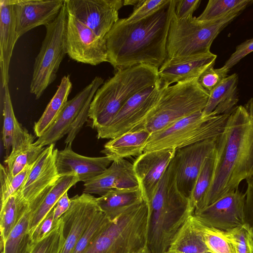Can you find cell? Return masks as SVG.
Wrapping results in <instances>:
<instances>
[{
	"instance_id": "obj_1",
	"label": "cell",
	"mask_w": 253,
	"mask_h": 253,
	"mask_svg": "<svg viewBox=\"0 0 253 253\" xmlns=\"http://www.w3.org/2000/svg\"><path fill=\"white\" fill-rule=\"evenodd\" d=\"M177 0H169L153 14L133 22L119 19L104 37L107 62L115 72L139 64L158 69L166 59L170 24Z\"/></svg>"
},
{
	"instance_id": "obj_2",
	"label": "cell",
	"mask_w": 253,
	"mask_h": 253,
	"mask_svg": "<svg viewBox=\"0 0 253 253\" xmlns=\"http://www.w3.org/2000/svg\"><path fill=\"white\" fill-rule=\"evenodd\" d=\"M212 178L199 208L203 209L253 177V115L246 105L229 114L217 137Z\"/></svg>"
},
{
	"instance_id": "obj_3",
	"label": "cell",
	"mask_w": 253,
	"mask_h": 253,
	"mask_svg": "<svg viewBox=\"0 0 253 253\" xmlns=\"http://www.w3.org/2000/svg\"><path fill=\"white\" fill-rule=\"evenodd\" d=\"M147 204V246L151 253H166L177 231L195 211L190 199L177 189L172 161Z\"/></svg>"
},
{
	"instance_id": "obj_4",
	"label": "cell",
	"mask_w": 253,
	"mask_h": 253,
	"mask_svg": "<svg viewBox=\"0 0 253 253\" xmlns=\"http://www.w3.org/2000/svg\"><path fill=\"white\" fill-rule=\"evenodd\" d=\"M159 69L139 64L115 72L95 92L88 118L97 130L109 125L125 104L134 94L159 82Z\"/></svg>"
},
{
	"instance_id": "obj_5",
	"label": "cell",
	"mask_w": 253,
	"mask_h": 253,
	"mask_svg": "<svg viewBox=\"0 0 253 253\" xmlns=\"http://www.w3.org/2000/svg\"><path fill=\"white\" fill-rule=\"evenodd\" d=\"M242 12H234L209 21H200L193 16L178 19L173 14L168 33L166 60H179L211 52L214 40Z\"/></svg>"
},
{
	"instance_id": "obj_6",
	"label": "cell",
	"mask_w": 253,
	"mask_h": 253,
	"mask_svg": "<svg viewBox=\"0 0 253 253\" xmlns=\"http://www.w3.org/2000/svg\"><path fill=\"white\" fill-rule=\"evenodd\" d=\"M149 208L143 200L112 220L84 253H137L147 246Z\"/></svg>"
},
{
	"instance_id": "obj_7",
	"label": "cell",
	"mask_w": 253,
	"mask_h": 253,
	"mask_svg": "<svg viewBox=\"0 0 253 253\" xmlns=\"http://www.w3.org/2000/svg\"><path fill=\"white\" fill-rule=\"evenodd\" d=\"M198 78L164 88L149 117L133 131L144 129L152 133L193 113L203 111L210 94L199 84Z\"/></svg>"
},
{
	"instance_id": "obj_8",
	"label": "cell",
	"mask_w": 253,
	"mask_h": 253,
	"mask_svg": "<svg viewBox=\"0 0 253 253\" xmlns=\"http://www.w3.org/2000/svg\"><path fill=\"white\" fill-rule=\"evenodd\" d=\"M229 114L205 117L202 111L193 113L151 133L143 153L164 149H177L217 138L222 132Z\"/></svg>"
},
{
	"instance_id": "obj_9",
	"label": "cell",
	"mask_w": 253,
	"mask_h": 253,
	"mask_svg": "<svg viewBox=\"0 0 253 253\" xmlns=\"http://www.w3.org/2000/svg\"><path fill=\"white\" fill-rule=\"evenodd\" d=\"M67 11L64 3L57 18L45 26L46 33L35 58L30 92L36 99L56 79L60 65L66 53L65 31Z\"/></svg>"
},
{
	"instance_id": "obj_10",
	"label": "cell",
	"mask_w": 253,
	"mask_h": 253,
	"mask_svg": "<svg viewBox=\"0 0 253 253\" xmlns=\"http://www.w3.org/2000/svg\"><path fill=\"white\" fill-rule=\"evenodd\" d=\"M160 82L132 96L110 123L97 130L98 139H113L141 125L156 105L163 89Z\"/></svg>"
},
{
	"instance_id": "obj_11",
	"label": "cell",
	"mask_w": 253,
	"mask_h": 253,
	"mask_svg": "<svg viewBox=\"0 0 253 253\" xmlns=\"http://www.w3.org/2000/svg\"><path fill=\"white\" fill-rule=\"evenodd\" d=\"M67 14L65 44L68 56L78 62L92 66L107 62L105 39L98 36L72 15Z\"/></svg>"
},
{
	"instance_id": "obj_12",
	"label": "cell",
	"mask_w": 253,
	"mask_h": 253,
	"mask_svg": "<svg viewBox=\"0 0 253 253\" xmlns=\"http://www.w3.org/2000/svg\"><path fill=\"white\" fill-rule=\"evenodd\" d=\"M246 195L238 189L227 193L209 206L195 211L193 216L204 226L227 231L247 223Z\"/></svg>"
},
{
	"instance_id": "obj_13",
	"label": "cell",
	"mask_w": 253,
	"mask_h": 253,
	"mask_svg": "<svg viewBox=\"0 0 253 253\" xmlns=\"http://www.w3.org/2000/svg\"><path fill=\"white\" fill-rule=\"evenodd\" d=\"M217 138L176 149L172 160L179 191L189 198L206 159L214 150Z\"/></svg>"
},
{
	"instance_id": "obj_14",
	"label": "cell",
	"mask_w": 253,
	"mask_h": 253,
	"mask_svg": "<svg viewBox=\"0 0 253 253\" xmlns=\"http://www.w3.org/2000/svg\"><path fill=\"white\" fill-rule=\"evenodd\" d=\"M68 14L104 38L119 19L122 0H65Z\"/></svg>"
},
{
	"instance_id": "obj_15",
	"label": "cell",
	"mask_w": 253,
	"mask_h": 253,
	"mask_svg": "<svg viewBox=\"0 0 253 253\" xmlns=\"http://www.w3.org/2000/svg\"><path fill=\"white\" fill-rule=\"evenodd\" d=\"M100 210L96 198L91 194L83 193L71 198L70 207L61 217L65 240L61 253H72Z\"/></svg>"
},
{
	"instance_id": "obj_16",
	"label": "cell",
	"mask_w": 253,
	"mask_h": 253,
	"mask_svg": "<svg viewBox=\"0 0 253 253\" xmlns=\"http://www.w3.org/2000/svg\"><path fill=\"white\" fill-rule=\"evenodd\" d=\"M54 146L45 147L18 190L29 206L48 192L60 177L55 164L58 149Z\"/></svg>"
},
{
	"instance_id": "obj_17",
	"label": "cell",
	"mask_w": 253,
	"mask_h": 253,
	"mask_svg": "<svg viewBox=\"0 0 253 253\" xmlns=\"http://www.w3.org/2000/svg\"><path fill=\"white\" fill-rule=\"evenodd\" d=\"M176 149H164L143 153L133 164L144 200L147 203L172 161Z\"/></svg>"
},
{
	"instance_id": "obj_18",
	"label": "cell",
	"mask_w": 253,
	"mask_h": 253,
	"mask_svg": "<svg viewBox=\"0 0 253 253\" xmlns=\"http://www.w3.org/2000/svg\"><path fill=\"white\" fill-rule=\"evenodd\" d=\"M103 83L104 79L96 76L75 96L68 100L55 121L38 138L35 143L42 147L55 144L68 134L91 94L96 91Z\"/></svg>"
},
{
	"instance_id": "obj_19",
	"label": "cell",
	"mask_w": 253,
	"mask_h": 253,
	"mask_svg": "<svg viewBox=\"0 0 253 253\" xmlns=\"http://www.w3.org/2000/svg\"><path fill=\"white\" fill-rule=\"evenodd\" d=\"M64 3L65 0H13L19 37L39 26L49 24L57 18Z\"/></svg>"
},
{
	"instance_id": "obj_20",
	"label": "cell",
	"mask_w": 253,
	"mask_h": 253,
	"mask_svg": "<svg viewBox=\"0 0 253 253\" xmlns=\"http://www.w3.org/2000/svg\"><path fill=\"white\" fill-rule=\"evenodd\" d=\"M114 160L109 156L86 157L75 152L72 145L57 150L55 164L60 176L76 175L84 183L105 171Z\"/></svg>"
},
{
	"instance_id": "obj_21",
	"label": "cell",
	"mask_w": 253,
	"mask_h": 253,
	"mask_svg": "<svg viewBox=\"0 0 253 253\" xmlns=\"http://www.w3.org/2000/svg\"><path fill=\"white\" fill-rule=\"evenodd\" d=\"M138 186L133 164L125 159H116L102 173L84 183L83 193L101 196L113 189Z\"/></svg>"
},
{
	"instance_id": "obj_22",
	"label": "cell",
	"mask_w": 253,
	"mask_h": 253,
	"mask_svg": "<svg viewBox=\"0 0 253 253\" xmlns=\"http://www.w3.org/2000/svg\"><path fill=\"white\" fill-rule=\"evenodd\" d=\"M217 55L211 52L179 60H167L159 69V82L163 87L174 83L198 78L215 64Z\"/></svg>"
},
{
	"instance_id": "obj_23",
	"label": "cell",
	"mask_w": 253,
	"mask_h": 253,
	"mask_svg": "<svg viewBox=\"0 0 253 253\" xmlns=\"http://www.w3.org/2000/svg\"><path fill=\"white\" fill-rule=\"evenodd\" d=\"M19 38L16 31L13 0H0L1 88L8 85L10 62L14 46Z\"/></svg>"
},
{
	"instance_id": "obj_24",
	"label": "cell",
	"mask_w": 253,
	"mask_h": 253,
	"mask_svg": "<svg viewBox=\"0 0 253 253\" xmlns=\"http://www.w3.org/2000/svg\"><path fill=\"white\" fill-rule=\"evenodd\" d=\"M238 75L234 73L228 76L210 93L203 110L205 117L229 114L237 107L239 101Z\"/></svg>"
},
{
	"instance_id": "obj_25",
	"label": "cell",
	"mask_w": 253,
	"mask_h": 253,
	"mask_svg": "<svg viewBox=\"0 0 253 253\" xmlns=\"http://www.w3.org/2000/svg\"><path fill=\"white\" fill-rule=\"evenodd\" d=\"M150 135L151 133L144 129L126 132L106 142L101 153L113 160L139 156L143 153Z\"/></svg>"
},
{
	"instance_id": "obj_26",
	"label": "cell",
	"mask_w": 253,
	"mask_h": 253,
	"mask_svg": "<svg viewBox=\"0 0 253 253\" xmlns=\"http://www.w3.org/2000/svg\"><path fill=\"white\" fill-rule=\"evenodd\" d=\"M208 251L210 250L206 245L201 224L192 215L177 231L166 253H203Z\"/></svg>"
},
{
	"instance_id": "obj_27",
	"label": "cell",
	"mask_w": 253,
	"mask_h": 253,
	"mask_svg": "<svg viewBox=\"0 0 253 253\" xmlns=\"http://www.w3.org/2000/svg\"><path fill=\"white\" fill-rule=\"evenodd\" d=\"M101 211L113 220L132 206L144 200L139 186L132 188L116 189L96 198Z\"/></svg>"
},
{
	"instance_id": "obj_28",
	"label": "cell",
	"mask_w": 253,
	"mask_h": 253,
	"mask_svg": "<svg viewBox=\"0 0 253 253\" xmlns=\"http://www.w3.org/2000/svg\"><path fill=\"white\" fill-rule=\"evenodd\" d=\"M1 89L3 116L2 141L7 157L9 154L10 149L21 142L29 132L21 126L15 116L8 85Z\"/></svg>"
},
{
	"instance_id": "obj_29",
	"label": "cell",
	"mask_w": 253,
	"mask_h": 253,
	"mask_svg": "<svg viewBox=\"0 0 253 253\" xmlns=\"http://www.w3.org/2000/svg\"><path fill=\"white\" fill-rule=\"evenodd\" d=\"M78 182L80 180L76 175L59 177L32 214L30 226V233L32 237L40 224L54 208L59 199Z\"/></svg>"
},
{
	"instance_id": "obj_30",
	"label": "cell",
	"mask_w": 253,
	"mask_h": 253,
	"mask_svg": "<svg viewBox=\"0 0 253 253\" xmlns=\"http://www.w3.org/2000/svg\"><path fill=\"white\" fill-rule=\"evenodd\" d=\"M72 89L70 76H64L42 116L35 123L34 131L36 137L41 136L55 121L68 101Z\"/></svg>"
},
{
	"instance_id": "obj_31",
	"label": "cell",
	"mask_w": 253,
	"mask_h": 253,
	"mask_svg": "<svg viewBox=\"0 0 253 253\" xmlns=\"http://www.w3.org/2000/svg\"><path fill=\"white\" fill-rule=\"evenodd\" d=\"M34 139L35 137L29 133L21 142L12 147L4 161L11 175L15 176L34 164L45 149V147L36 144Z\"/></svg>"
},
{
	"instance_id": "obj_32",
	"label": "cell",
	"mask_w": 253,
	"mask_h": 253,
	"mask_svg": "<svg viewBox=\"0 0 253 253\" xmlns=\"http://www.w3.org/2000/svg\"><path fill=\"white\" fill-rule=\"evenodd\" d=\"M33 211L29 207L9 234L2 253H30L35 242L30 233Z\"/></svg>"
},
{
	"instance_id": "obj_33",
	"label": "cell",
	"mask_w": 253,
	"mask_h": 253,
	"mask_svg": "<svg viewBox=\"0 0 253 253\" xmlns=\"http://www.w3.org/2000/svg\"><path fill=\"white\" fill-rule=\"evenodd\" d=\"M29 207L17 191L0 204V249L5 244L9 234L19 220Z\"/></svg>"
},
{
	"instance_id": "obj_34",
	"label": "cell",
	"mask_w": 253,
	"mask_h": 253,
	"mask_svg": "<svg viewBox=\"0 0 253 253\" xmlns=\"http://www.w3.org/2000/svg\"><path fill=\"white\" fill-rule=\"evenodd\" d=\"M253 3V0H210L197 19L209 21L220 18L236 11H243Z\"/></svg>"
},
{
	"instance_id": "obj_35",
	"label": "cell",
	"mask_w": 253,
	"mask_h": 253,
	"mask_svg": "<svg viewBox=\"0 0 253 253\" xmlns=\"http://www.w3.org/2000/svg\"><path fill=\"white\" fill-rule=\"evenodd\" d=\"M215 153L214 150L206 159L196 181L190 197L195 210L204 199L211 185L213 173Z\"/></svg>"
},
{
	"instance_id": "obj_36",
	"label": "cell",
	"mask_w": 253,
	"mask_h": 253,
	"mask_svg": "<svg viewBox=\"0 0 253 253\" xmlns=\"http://www.w3.org/2000/svg\"><path fill=\"white\" fill-rule=\"evenodd\" d=\"M64 226L61 217L44 237L35 243L30 253H61L65 240Z\"/></svg>"
},
{
	"instance_id": "obj_37",
	"label": "cell",
	"mask_w": 253,
	"mask_h": 253,
	"mask_svg": "<svg viewBox=\"0 0 253 253\" xmlns=\"http://www.w3.org/2000/svg\"><path fill=\"white\" fill-rule=\"evenodd\" d=\"M111 221L100 210L79 240L72 253H84Z\"/></svg>"
},
{
	"instance_id": "obj_38",
	"label": "cell",
	"mask_w": 253,
	"mask_h": 253,
	"mask_svg": "<svg viewBox=\"0 0 253 253\" xmlns=\"http://www.w3.org/2000/svg\"><path fill=\"white\" fill-rule=\"evenodd\" d=\"M34 164L28 166L15 176L10 173L6 167L0 164L1 204L3 203L12 194L17 192L20 189L26 180Z\"/></svg>"
},
{
	"instance_id": "obj_39",
	"label": "cell",
	"mask_w": 253,
	"mask_h": 253,
	"mask_svg": "<svg viewBox=\"0 0 253 253\" xmlns=\"http://www.w3.org/2000/svg\"><path fill=\"white\" fill-rule=\"evenodd\" d=\"M200 224L206 245L210 251L213 253H236L233 244L224 231Z\"/></svg>"
},
{
	"instance_id": "obj_40",
	"label": "cell",
	"mask_w": 253,
	"mask_h": 253,
	"mask_svg": "<svg viewBox=\"0 0 253 253\" xmlns=\"http://www.w3.org/2000/svg\"><path fill=\"white\" fill-rule=\"evenodd\" d=\"M214 65L208 68L198 78L199 84L209 93L228 76L230 70L223 66L215 69Z\"/></svg>"
},
{
	"instance_id": "obj_41",
	"label": "cell",
	"mask_w": 253,
	"mask_h": 253,
	"mask_svg": "<svg viewBox=\"0 0 253 253\" xmlns=\"http://www.w3.org/2000/svg\"><path fill=\"white\" fill-rule=\"evenodd\" d=\"M169 0H139L134 6L132 13L125 19L127 22H133L143 19L153 14Z\"/></svg>"
},
{
	"instance_id": "obj_42",
	"label": "cell",
	"mask_w": 253,
	"mask_h": 253,
	"mask_svg": "<svg viewBox=\"0 0 253 253\" xmlns=\"http://www.w3.org/2000/svg\"><path fill=\"white\" fill-rule=\"evenodd\" d=\"M249 227V224L247 223L242 226L224 231L226 237L233 244L236 253H248L247 237Z\"/></svg>"
},
{
	"instance_id": "obj_43",
	"label": "cell",
	"mask_w": 253,
	"mask_h": 253,
	"mask_svg": "<svg viewBox=\"0 0 253 253\" xmlns=\"http://www.w3.org/2000/svg\"><path fill=\"white\" fill-rule=\"evenodd\" d=\"M96 91L93 92L91 94L86 103L76 119L70 131L67 134V136L65 140L66 146L72 144L74 139L81 130L84 123L86 121L87 118H88L90 104Z\"/></svg>"
},
{
	"instance_id": "obj_44",
	"label": "cell",
	"mask_w": 253,
	"mask_h": 253,
	"mask_svg": "<svg viewBox=\"0 0 253 253\" xmlns=\"http://www.w3.org/2000/svg\"><path fill=\"white\" fill-rule=\"evenodd\" d=\"M253 51V38L240 43L225 62L224 67L230 69L249 53Z\"/></svg>"
},
{
	"instance_id": "obj_45",
	"label": "cell",
	"mask_w": 253,
	"mask_h": 253,
	"mask_svg": "<svg viewBox=\"0 0 253 253\" xmlns=\"http://www.w3.org/2000/svg\"><path fill=\"white\" fill-rule=\"evenodd\" d=\"M200 2V0H177L174 15L178 19L192 16Z\"/></svg>"
},
{
	"instance_id": "obj_46",
	"label": "cell",
	"mask_w": 253,
	"mask_h": 253,
	"mask_svg": "<svg viewBox=\"0 0 253 253\" xmlns=\"http://www.w3.org/2000/svg\"><path fill=\"white\" fill-rule=\"evenodd\" d=\"M245 200V213L247 222L253 226V177L247 179Z\"/></svg>"
},
{
	"instance_id": "obj_47",
	"label": "cell",
	"mask_w": 253,
	"mask_h": 253,
	"mask_svg": "<svg viewBox=\"0 0 253 253\" xmlns=\"http://www.w3.org/2000/svg\"><path fill=\"white\" fill-rule=\"evenodd\" d=\"M54 226L53 209L47 215L40 224L33 236V240L36 242L44 237Z\"/></svg>"
},
{
	"instance_id": "obj_48",
	"label": "cell",
	"mask_w": 253,
	"mask_h": 253,
	"mask_svg": "<svg viewBox=\"0 0 253 253\" xmlns=\"http://www.w3.org/2000/svg\"><path fill=\"white\" fill-rule=\"evenodd\" d=\"M71 205V199L68 192H66L58 201L53 208L54 226L62 215L68 211Z\"/></svg>"
},
{
	"instance_id": "obj_49",
	"label": "cell",
	"mask_w": 253,
	"mask_h": 253,
	"mask_svg": "<svg viewBox=\"0 0 253 253\" xmlns=\"http://www.w3.org/2000/svg\"><path fill=\"white\" fill-rule=\"evenodd\" d=\"M247 239L248 249L253 253V226L250 225Z\"/></svg>"
},
{
	"instance_id": "obj_50",
	"label": "cell",
	"mask_w": 253,
	"mask_h": 253,
	"mask_svg": "<svg viewBox=\"0 0 253 253\" xmlns=\"http://www.w3.org/2000/svg\"><path fill=\"white\" fill-rule=\"evenodd\" d=\"M139 0H123V5H133L135 6Z\"/></svg>"
},
{
	"instance_id": "obj_51",
	"label": "cell",
	"mask_w": 253,
	"mask_h": 253,
	"mask_svg": "<svg viewBox=\"0 0 253 253\" xmlns=\"http://www.w3.org/2000/svg\"><path fill=\"white\" fill-rule=\"evenodd\" d=\"M246 105L248 107L253 115V98H251L249 100L246 104Z\"/></svg>"
},
{
	"instance_id": "obj_52",
	"label": "cell",
	"mask_w": 253,
	"mask_h": 253,
	"mask_svg": "<svg viewBox=\"0 0 253 253\" xmlns=\"http://www.w3.org/2000/svg\"><path fill=\"white\" fill-rule=\"evenodd\" d=\"M137 253H151V252L149 250L147 246H146L144 249H143L142 250H141V251H140L139 252H138Z\"/></svg>"
},
{
	"instance_id": "obj_53",
	"label": "cell",
	"mask_w": 253,
	"mask_h": 253,
	"mask_svg": "<svg viewBox=\"0 0 253 253\" xmlns=\"http://www.w3.org/2000/svg\"><path fill=\"white\" fill-rule=\"evenodd\" d=\"M213 253L211 251H208V252H204V253Z\"/></svg>"
},
{
	"instance_id": "obj_54",
	"label": "cell",
	"mask_w": 253,
	"mask_h": 253,
	"mask_svg": "<svg viewBox=\"0 0 253 253\" xmlns=\"http://www.w3.org/2000/svg\"><path fill=\"white\" fill-rule=\"evenodd\" d=\"M248 253H252L251 252L249 251Z\"/></svg>"
}]
</instances>
